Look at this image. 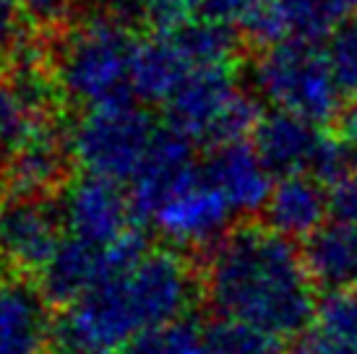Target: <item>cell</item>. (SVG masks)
<instances>
[{"label": "cell", "instance_id": "3957f363", "mask_svg": "<svg viewBox=\"0 0 357 354\" xmlns=\"http://www.w3.org/2000/svg\"><path fill=\"white\" fill-rule=\"evenodd\" d=\"M50 37L45 63L63 102L84 112L139 102L133 91V66L141 40L130 24L112 13H94Z\"/></svg>", "mask_w": 357, "mask_h": 354}, {"label": "cell", "instance_id": "83f0119b", "mask_svg": "<svg viewBox=\"0 0 357 354\" xmlns=\"http://www.w3.org/2000/svg\"><path fill=\"white\" fill-rule=\"evenodd\" d=\"M334 125H337L334 133H337V138L342 141L344 151L349 154L352 164L357 167V94H352V97L344 102V107H342Z\"/></svg>", "mask_w": 357, "mask_h": 354}, {"label": "cell", "instance_id": "603a6c76", "mask_svg": "<svg viewBox=\"0 0 357 354\" xmlns=\"http://www.w3.org/2000/svg\"><path fill=\"white\" fill-rule=\"evenodd\" d=\"M21 6L19 0H0V73L8 70L16 58L29 47L21 31Z\"/></svg>", "mask_w": 357, "mask_h": 354}, {"label": "cell", "instance_id": "2e32d148", "mask_svg": "<svg viewBox=\"0 0 357 354\" xmlns=\"http://www.w3.org/2000/svg\"><path fill=\"white\" fill-rule=\"evenodd\" d=\"M193 63L178 47L172 34H149L139 42L133 66V91L141 105H167L180 84L193 73Z\"/></svg>", "mask_w": 357, "mask_h": 354}, {"label": "cell", "instance_id": "30bf717a", "mask_svg": "<svg viewBox=\"0 0 357 354\" xmlns=\"http://www.w3.org/2000/svg\"><path fill=\"white\" fill-rule=\"evenodd\" d=\"M232 219L235 211L199 167L196 177L162 203L149 224H154V229L167 240L169 247L199 250L217 245L232 229Z\"/></svg>", "mask_w": 357, "mask_h": 354}, {"label": "cell", "instance_id": "44dd1931", "mask_svg": "<svg viewBox=\"0 0 357 354\" xmlns=\"http://www.w3.org/2000/svg\"><path fill=\"white\" fill-rule=\"evenodd\" d=\"M326 58L344 94H357V13L339 24L328 37Z\"/></svg>", "mask_w": 357, "mask_h": 354}, {"label": "cell", "instance_id": "9c48e42d", "mask_svg": "<svg viewBox=\"0 0 357 354\" xmlns=\"http://www.w3.org/2000/svg\"><path fill=\"white\" fill-rule=\"evenodd\" d=\"M66 226L55 196L0 198V268L16 274L40 276L50 263Z\"/></svg>", "mask_w": 357, "mask_h": 354}, {"label": "cell", "instance_id": "ba28073f", "mask_svg": "<svg viewBox=\"0 0 357 354\" xmlns=\"http://www.w3.org/2000/svg\"><path fill=\"white\" fill-rule=\"evenodd\" d=\"M55 198L66 235L91 245H115L144 226L136 217L130 193L107 177L81 172L79 177H70Z\"/></svg>", "mask_w": 357, "mask_h": 354}, {"label": "cell", "instance_id": "f546056e", "mask_svg": "<svg viewBox=\"0 0 357 354\" xmlns=\"http://www.w3.org/2000/svg\"><path fill=\"white\" fill-rule=\"evenodd\" d=\"M0 159H3V157H0ZM3 167H6V164L0 162V187H3Z\"/></svg>", "mask_w": 357, "mask_h": 354}, {"label": "cell", "instance_id": "8992f818", "mask_svg": "<svg viewBox=\"0 0 357 354\" xmlns=\"http://www.w3.org/2000/svg\"><path fill=\"white\" fill-rule=\"evenodd\" d=\"M250 144L277 180L310 175L331 187L347 172H352V159L337 133H331L326 125H318L289 112H261L256 128L250 133Z\"/></svg>", "mask_w": 357, "mask_h": 354}, {"label": "cell", "instance_id": "cb8c5ba5", "mask_svg": "<svg viewBox=\"0 0 357 354\" xmlns=\"http://www.w3.org/2000/svg\"><path fill=\"white\" fill-rule=\"evenodd\" d=\"M190 21L185 0H144L141 3L139 24L149 26L151 34H172Z\"/></svg>", "mask_w": 357, "mask_h": 354}, {"label": "cell", "instance_id": "d4e9b609", "mask_svg": "<svg viewBox=\"0 0 357 354\" xmlns=\"http://www.w3.org/2000/svg\"><path fill=\"white\" fill-rule=\"evenodd\" d=\"M190 10V19L211 21V24H243L245 13L250 10L253 0H185Z\"/></svg>", "mask_w": 357, "mask_h": 354}, {"label": "cell", "instance_id": "ffe728a7", "mask_svg": "<svg viewBox=\"0 0 357 354\" xmlns=\"http://www.w3.org/2000/svg\"><path fill=\"white\" fill-rule=\"evenodd\" d=\"M310 325H316L318 331H324L342 344L357 349V286L334 289L318 297V307Z\"/></svg>", "mask_w": 357, "mask_h": 354}, {"label": "cell", "instance_id": "52a82bcc", "mask_svg": "<svg viewBox=\"0 0 357 354\" xmlns=\"http://www.w3.org/2000/svg\"><path fill=\"white\" fill-rule=\"evenodd\" d=\"M149 250L146 229H136L115 245H91L76 237H66L50 263L37 276L42 292L52 307H66L100 286L105 279L126 271Z\"/></svg>", "mask_w": 357, "mask_h": 354}, {"label": "cell", "instance_id": "ac0fdd59", "mask_svg": "<svg viewBox=\"0 0 357 354\" xmlns=\"http://www.w3.org/2000/svg\"><path fill=\"white\" fill-rule=\"evenodd\" d=\"M208 354H284V339L243 321L214 318L204 325Z\"/></svg>", "mask_w": 357, "mask_h": 354}, {"label": "cell", "instance_id": "7a4b0ae2", "mask_svg": "<svg viewBox=\"0 0 357 354\" xmlns=\"http://www.w3.org/2000/svg\"><path fill=\"white\" fill-rule=\"evenodd\" d=\"M201 274L178 247H149L136 263L55 310L52 352L123 354L154 328L178 323L196 305Z\"/></svg>", "mask_w": 357, "mask_h": 354}, {"label": "cell", "instance_id": "e0dca14e", "mask_svg": "<svg viewBox=\"0 0 357 354\" xmlns=\"http://www.w3.org/2000/svg\"><path fill=\"white\" fill-rule=\"evenodd\" d=\"M303 258L318 289L357 286V226L331 219L303 240Z\"/></svg>", "mask_w": 357, "mask_h": 354}, {"label": "cell", "instance_id": "d6986e66", "mask_svg": "<svg viewBox=\"0 0 357 354\" xmlns=\"http://www.w3.org/2000/svg\"><path fill=\"white\" fill-rule=\"evenodd\" d=\"M123 354H208L204 325L193 318L154 328L130 341Z\"/></svg>", "mask_w": 357, "mask_h": 354}, {"label": "cell", "instance_id": "5bb4252c", "mask_svg": "<svg viewBox=\"0 0 357 354\" xmlns=\"http://www.w3.org/2000/svg\"><path fill=\"white\" fill-rule=\"evenodd\" d=\"M68 144L58 123L26 141L19 151L6 159L3 185L13 196H58L68 183Z\"/></svg>", "mask_w": 357, "mask_h": 354}, {"label": "cell", "instance_id": "277c9868", "mask_svg": "<svg viewBox=\"0 0 357 354\" xmlns=\"http://www.w3.org/2000/svg\"><path fill=\"white\" fill-rule=\"evenodd\" d=\"M250 91L268 109L289 112L318 125L337 123L344 91L331 70L326 49L313 42L284 40L258 49L250 66Z\"/></svg>", "mask_w": 357, "mask_h": 354}, {"label": "cell", "instance_id": "484cf974", "mask_svg": "<svg viewBox=\"0 0 357 354\" xmlns=\"http://www.w3.org/2000/svg\"><path fill=\"white\" fill-rule=\"evenodd\" d=\"M328 206L337 222L357 226V167L328 187Z\"/></svg>", "mask_w": 357, "mask_h": 354}, {"label": "cell", "instance_id": "4fadbf2b", "mask_svg": "<svg viewBox=\"0 0 357 354\" xmlns=\"http://www.w3.org/2000/svg\"><path fill=\"white\" fill-rule=\"evenodd\" d=\"M201 172L225 196L229 208L235 211V217L264 211L268 196L274 190V183H277V177L261 162L250 138L206 148Z\"/></svg>", "mask_w": 357, "mask_h": 354}, {"label": "cell", "instance_id": "f1b7e54d", "mask_svg": "<svg viewBox=\"0 0 357 354\" xmlns=\"http://www.w3.org/2000/svg\"><path fill=\"white\" fill-rule=\"evenodd\" d=\"M109 3V13L118 16L120 21L126 24H139V13H141V3L144 0H107Z\"/></svg>", "mask_w": 357, "mask_h": 354}, {"label": "cell", "instance_id": "5b68a950", "mask_svg": "<svg viewBox=\"0 0 357 354\" xmlns=\"http://www.w3.org/2000/svg\"><path fill=\"white\" fill-rule=\"evenodd\" d=\"M162 123L141 102H120L86 109L66 130L70 162L81 172L115 180L120 185L133 183Z\"/></svg>", "mask_w": 357, "mask_h": 354}, {"label": "cell", "instance_id": "6da1fadb", "mask_svg": "<svg viewBox=\"0 0 357 354\" xmlns=\"http://www.w3.org/2000/svg\"><path fill=\"white\" fill-rule=\"evenodd\" d=\"M316 282L303 250L264 222H240L208 247L201 292L217 318L243 321L284 341L313 323Z\"/></svg>", "mask_w": 357, "mask_h": 354}, {"label": "cell", "instance_id": "7c38bea8", "mask_svg": "<svg viewBox=\"0 0 357 354\" xmlns=\"http://www.w3.org/2000/svg\"><path fill=\"white\" fill-rule=\"evenodd\" d=\"M50 307L37 276L0 268V354L52 352Z\"/></svg>", "mask_w": 357, "mask_h": 354}, {"label": "cell", "instance_id": "8fae6325", "mask_svg": "<svg viewBox=\"0 0 357 354\" xmlns=\"http://www.w3.org/2000/svg\"><path fill=\"white\" fill-rule=\"evenodd\" d=\"M199 167L201 162L196 159V144L185 133L162 123L139 175L133 177L128 187L141 224H149L162 203L196 177Z\"/></svg>", "mask_w": 357, "mask_h": 354}, {"label": "cell", "instance_id": "7402d4cb", "mask_svg": "<svg viewBox=\"0 0 357 354\" xmlns=\"http://www.w3.org/2000/svg\"><path fill=\"white\" fill-rule=\"evenodd\" d=\"M84 0H19L24 19H29L45 34H55L76 21Z\"/></svg>", "mask_w": 357, "mask_h": 354}, {"label": "cell", "instance_id": "9a60e30c", "mask_svg": "<svg viewBox=\"0 0 357 354\" xmlns=\"http://www.w3.org/2000/svg\"><path fill=\"white\" fill-rule=\"evenodd\" d=\"M331 214L328 187L310 175L279 177L264 206V224L287 240H307Z\"/></svg>", "mask_w": 357, "mask_h": 354}, {"label": "cell", "instance_id": "4316f807", "mask_svg": "<svg viewBox=\"0 0 357 354\" xmlns=\"http://www.w3.org/2000/svg\"><path fill=\"white\" fill-rule=\"evenodd\" d=\"M284 354H357V349L331 339L328 334L318 331L316 325H307L298 339L289 341Z\"/></svg>", "mask_w": 357, "mask_h": 354}]
</instances>
